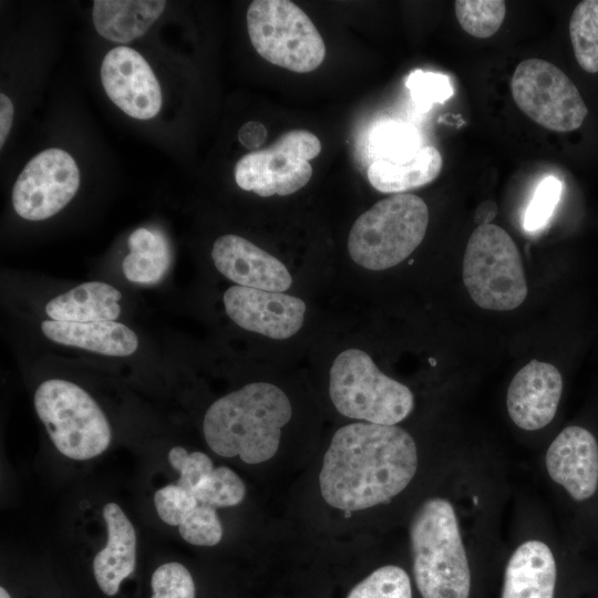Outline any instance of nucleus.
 <instances>
[{"label": "nucleus", "instance_id": "f257e3e1", "mask_svg": "<svg viewBox=\"0 0 598 598\" xmlns=\"http://www.w3.org/2000/svg\"><path fill=\"white\" fill-rule=\"evenodd\" d=\"M417 470V448L396 425L357 422L332 436L319 474L320 492L332 507L361 511L399 495Z\"/></svg>", "mask_w": 598, "mask_h": 598}, {"label": "nucleus", "instance_id": "f03ea898", "mask_svg": "<svg viewBox=\"0 0 598 598\" xmlns=\"http://www.w3.org/2000/svg\"><path fill=\"white\" fill-rule=\"evenodd\" d=\"M291 413L290 401L280 388L254 382L216 400L206 411L203 432L216 454L259 464L277 453Z\"/></svg>", "mask_w": 598, "mask_h": 598}, {"label": "nucleus", "instance_id": "7ed1b4c3", "mask_svg": "<svg viewBox=\"0 0 598 598\" xmlns=\"http://www.w3.org/2000/svg\"><path fill=\"white\" fill-rule=\"evenodd\" d=\"M413 575L422 598H468L471 571L458 522L445 498L426 499L410 526Z\"/></svg>", "mask_w": 598, "mask_h": 598}, {"label": "nucleus", "instance_id": "20e7f679", "mask_svg": "<svg viewBox=\"0 0 598 598\" xmlns=\"http://www.w3.org/2000/svg\"><path fill=\"white\" fill-rule=\"evenodd\" d=\"M429 224L425 202L394 194L375 203L353 223L348 251L359 266L374 271L401 264L422 243Z\"/></svg>", "mask_w": 598, "mask_h": 598}, {"label": "nucleus", "instance_id": "39448f33", "mask_svg": "<svg viewBox=\"0 0 598 598\" xmlns=\"http://www.w3.org/2000/svg\"><path fill=\"white\" fill-rule=\"evenodd\" d=\"M329 394L336 410L350 419L395 425L414 408L412 391L385 375L361 349H347L333 360Z\"/></svg>", "mask_w": 598, "mask_h": 598}, {"label": "nucleus", "instance_id": "423d86ee", "mask_svg": "<svg viewBox=\"0 0 598 598\" xmlns=\"http://www.w3.org/2000/svg\"><path fill=\"white\" fill-rule=\"evenodd\" d=\"M464 286L474 302L487 310L508 311L527 297L520 252L497 225L477 226L463 258Z\"/></svg>", "mask_w": 598, "mask_h": 598}, {"label": "nucleus", "instance_id": "0eeeda50", "mask_svg": "<svg viewBox=\"0 0 598 598\" xmlns=\"http://www.w3.org/2000/svg\"><path fill=\"white\" fill-rule=\"evenodd\" d=\"M34 408L53 444L66 457L89 460L109 447V421L78 384L62 379L42 382L34 393Z\"/></svg>", "mask_w": 598, "mask_h": 598}, {"label": "nucleus", "instance_id": "6e6552de", "mask_svg": "<svg viewBox=\"0 0 598 598\" xmlns=\"http://www.w3.org/2000/svg\"><path fill=\"white\" fill-rule=\"evenodd\" d=\"M248 34L258 54L297 73L316 70L326 45L313 22L288 0H255L247 10Z\"/></svg>", "mask_w": 598, "mask_h": 598}, {"label": "nucleus", "instance_id": "1a4fd4ad", "mask_svg": "<svg viewBox=\"0 0 598 598\" xmlns=\"http://www.w3.org/2000/svg\"><path fill=\"white\" fill-rule=\"evenodd\" d=\"M511 92L524 114L550 131H575L588 114L574 82L559 68L543 59L529 58L516 66Z\"/></svg>", "mask_w": 598, "mask_h": 598}, {"label": "nucleus", "instance_id": "9d476101", "mask_svg": "<svg viewBox=\"0 0 598 598\" xmlns=\"http://www.w3.org/2000/svg\"><path fill=\"white\" fill-rule=\"evenodd\" d=\"M320 152L321 143L311 132L288 131L269 147L248 153L236 163V184L261 197L293 194L310 181L309 161Z\"/></svg>", "mask_w": 598, "mask_h": 598}, {"label": "nucleus", "instance_id": "9b49d317", "mask_svg": "<svg viewBox=\"0 0 598 598\" xmlns=\"http://www.w3.org/2000/svg\"><path fill=\"white\" fill-rule=\"evenodd\" d=\"M80 171L63 150L48 148L22 169L12 189L16 213L28 220H43L59 213L76 194Z\"/></svg>", "mask_w": 598, "mask_h": 598}, {"label": "nucleus", "instance_id": "f8f14e48", "mask_svg": "<svg viewBox=\"0 0 598 598\" xmlns=\"http://www.w3.org/2000/svg\"><path fill=\"white\" fill-rule=\"evenodd\" d=\"M223 301L227 316L238 327L275 340L298 333L307 310L298 297L237 285L225 291Z\"/></svg>", "mask_w": 598, "mask_h": 598}, {"label": "nucleus", "instance_id": "ddd939ff", "mask_svg": "<svg viewBox=\"0 0 598 598\" xmlns=\"http://www.w3.org/2000/svg\"><path fill=\"white\" fill-rule=\"evenodd\" d=\"M101 81L110 100L127 115L148 120L159 112V83L150 64L134 49L110 50L101 64Z\"/></svg>", "mask_w": 598, "mask_h": 598}, {"label": "nucleus", "instance_id": "4468645a", "mask_svg": "<svg viewBox=\"0 0 598 598\" xmlns=\"http://www.w3.org/2000/svg\"><path fill=\"white\" fill-rule=\"evenodd\" d=\"M550 478L577 503L598 493V441L586 427L569 425L555 437L546 453Z\"/></svg>", "mask_w": 598, "mask_h": 598}, {"label": "nucleus", "instance_id": "2eb2a0df", "mask_svg": "<svg viewBox=\"0 0 598 598\" xmlns=\"http://www.w3.org/2000/svg\"><path fill=\"white\" fill-rule=\"evenodd\" d=\"M563 386V377L555 365L530 360L509 383L506 396L509 417L526 431L545 427L556 415Z\"/></svg>", "mask_w": 598, "mask_h": 598}, {"label": "nucleus", "instance_id": "dca6fc26", "mask_svg": "<svg viewBox=\"0 0 598 598\" xmlns=\"http://www.w3.org/2000/svg\"><path fill=\"white\" fill-rule=\"evenodd\" d=\"M212 259L216 269L237 286L283 292L292 285L288 268L278 258L238 235L218 237Z\"/></svg>", "mask_w": 598, "mask_h": 598}, {"label": "nucleus", "instance_id": "f3484780", "mask_svg": "<svg viewBox=\"0 0 598 598\" xmlns=\"http://www.w3.org/2000/svg\"><path fill=\"white\" fill-rule=\"evenodd\" d=\"M107 527V542L93 559V571L100 589L107 596H114L120 585L135 569L136 534L135 529L115 503H107L103 508Z\"/></svg>", "mask_w": 598, "mask_h": 598}, {"label": "nucleus", "instance_id": "a211bd4d", "mask_svg": "<svg viewBox=\"0 0 598 598\" xmlns=\"http://www.w3.org/2000/svg\"><path fill=\"white\" fill-rule=\"evenodd\" d=\"M556 579L551 549L543 542L527 540L507 563L502 598H554Z\"/></svg>", "mask_w": 598, "mask_h": 598}, {"label": "nucleus", "instance_id": "6ab92c4d", "mask_svg": "<svg viewBox=\"0 0 598 598\" xmlns=\"http://www.w3.org/2000/svg\"><path fill=\"white\" fill-rule=\"evenodd\" d=\"M43 334L69 347L111 357H128L138 348L137 336L125 324L115 321L71 322L44 320Z\"/></svg>", "mask_w": 598, "mask_h": 598}, {"label": "nucleus", "instance_id": "aec40b11", "mask_svg": "<svg viewBox=\"0 0 598 598\" xmlns=\"http://www.w3.org/2000/svg\"><path fill=\"white\" fill-rule=\"evenodd\" d=\"M121 298L115 287L102 281H87L51 299L45 312L56 321H115L121 315Z\"/></svg>", "mask_w": 598, "mask_h": 598}, {"label": "nucleus", "instance_id": "412c9836", "mask_svg": "<svg viewBox=\"0 0 598 598\" xmlns=\"http://www.w3.org/2000/svg\"><path fill=\"white\" fill-rule=\"evenodd\" d=\"M165 6L163 0H94L93 24L101 37L126 43L143 35Z\"/></svg>", "mask_w": 598, "mask_h": 598}, {"label": "nucleus", "instance_id": "4be33fe9", "mask_svg": "<svg viewBox=\"0 0 598 598\" xmlns=\"http://www.w3.org/2000/svg\"><path fill=\"white\" fill-rule=\"evenodd\" d=\"M442 155L434 146L421 148L412 159L393 163L377 159L368 168V179L381 193L403 194L433 182L442 169Z\"/></svg>", "mask_w": 598, "mask_h": 598}, {"label": "nucleus", "instance_id": "5701e85b", "mask_svg": "<svg viewBox=\"0 0 598 598\" xmlns=\"http://www.w3.org/2000/svg\"><path fill=\"white\" fill-rule=\"evenodd\" d=\"M128 246L130 252L122 261L125 278L141 285L161 281L172 264V249L165 235L141 227L130 235Z\"/></svg>", "mask_w": 598, "mask_h": 598}, {"label": "nucleus", "instance_id": "b1692460", "mask_svg": "<svg viewBox=\"0 0 598 598\" xmlns=\"http://www.w3.org/2000/svg\"><path fill=\"white\" fill-rule=\"evenodd\" d=\"M576 61L588 73L598 72V0L579 2L569 20Z\"/></svg>", "mask_w": 598, "mask_h": 598}, {"label": "nucleus", "instance_id": "393cba45", "mask_svg": "<svg viewBox=\"0 0 598 598\" xmlns=\"http://www.w3.org/2000/svg\"><path fill=\"white\" fill-rule=\"evenodd\" d=\"M454 9L462 29L478 39L494 35L506 14V3L502 0H456Z\"/></svg>", "mask_w": 598, "mask_h": 598}, {"label": "nucleus", "instance_id": "a878e982", "mask_svg": "<svg viewBox=\"0 0 598 598\" xmlns=\"http://www.w3.org/2000/svg\"><path fill=\"white\" fill-rule=\"evenodd\" d=\"M197 501L214 508L238 505L245 497L241 478L229 467L219 466L193 489Z\"/></svg>", "mask_w": 598, "mask_h": 598}, {"label": "nucleus", "instance_id": "bb28decb", "mask_svg": "<svg viewBox=\"0 0 598 598\" xmlns=\"http://www.w3.org/2000/svg\"><path fill=\"white\" fill-rule=\"evenodd\" d=\"M347 598H412L410 577L401 567L382 566L357 584Z\"/></svg>", "mask_w": 598, "mask_h": 598}, {"label": "nucleus", "instance_id": "cd10ccee", "mask_svg": "<svg viewBox=\"0 0 598 598\" xmlns=\"http://www.w3.org/2000/svg\"><path fill=\"white\" fill-rule=\"evenodd\" d=\"M372 144L378 153L393 163H405L414 157L419 148L416 130L404 123L389 122L379 126L372 135Z\"/></svg>", "mask_w": 598, "mask_h": 598}, {"label": "nucleus", "instance_id": "c85d7f7f", "mask_svg": "<svg viewBox=\"0 0 598 598\" xmlns=\"http://www.w3.org/2000/svg\"><path fill=\"white\" fill-rule=\"evenodd\" d=\"M182 538L195 546H215L223 537L216 508L198 502L193 513L178 526Z\"/></svg>", "mask_w": 598, "mask_h": 598}, {"label": "nucleus", "instance_id": "c756f323", "mask_svg": "<svg viewBox=\"0 0 598 598\" xmlns=\"http://www.w3.org/2000/svg\"><path fill=\"white\" fill-rule=\"evenodd\" d=\"M405 85L415 105L424 112L453 95L450 78L441 73L415 70L408 76Z\"/></svg>", "mask_w": 598, "mask_h": 598}, {"label": "nucleus", "instance_id": "7c9ffc66", "mask_svg": "<svg viewBox=\"0 0 598 598\" xmlns=\"http://www.w3.org/2000/svg\"><path fill=\"white\" fill-rule=\"evenodd\" d=\"M154 504L164 523L179 526L197 507L198 501L193 491L169 484L155 492Z\"/></svg>", "mask_w": 598, "mask_h": 598}, {"label": "nucleus", "instance_id": "2f4dec72", "mask_svg": "<svg viewBox=\"0 0 598 598\" xmlns=\"http://www.w3.org/2000/svg\"><path fill=\"white\" fill-rule=\"evenodd\" d=\"M151 598H195V584L188 569L178 563L159 566L151 580Z\"/></svg>", "mask_w": 598, "mask_h": 598}, {"label": "nucleus", "instance_id": "473e14b6", "mask_svg": "<svg viewBox=\"0 0 598 598\" xmlns=\"http://www.w3.org/2000/svg\"><path fill=\"white\" fill-rule=\"evenodd\" d=\"M560 192L561 183L555 176H547L539 183L525 212L526 230L542 229L548 223L559 200Z\"/></svg>", "mask_w": 598, "mask_h": 598}, {"label": "nucleus", "instance_id": "72a5a7b5", "mask_svg": "<svg viewBox=\"0 0 598 598\" xmlns=\"http://www.w3.org/2000/svg\"><path fill=\"white\" fill-rule=\"evenodd\" d=\"M169 464L179 472L177 485L193 491L213 470L212 460L203 452L188 453L184 447L175 446L168 453Z\"/></svg>", "mask_w": 598, "mask_h": 598}, {"label": "nucleus", "instance_id": "f704fd0d", "mask_svg": "<svg viewBox=\"0 0 598 598\" xmlns=\"http://www.w3.org/2000/svg\"><path fill=\"white\" fill-rule=\"evenodd\" d=\"M266 137L267 132L265 126L255 121L244 124L238 132L239 142L248 148L260 146Z\"/></svg>", "mask_w": 598, "mask_h": 598}, {"label": "nucleus", "instance_id": "c9c22d12", "mask_svg": "<svg viewBox=\"0 0 598 598\" xmlns=\"http://www.w3.org/2000/svg\"><path fill=\"white\" fill-rule=\"evenodd\" d=\"M13 121V104L4 94H0V147L3 146Z\"/></svg>", "mask_w": 598, "mask_h": 598}, {"label": "nucleus", "instance_id": "e433bc0d", "mask_svg": "<svg viewBox=\"0 0 598 598\" xmlns=\"http://www.w3.org/2000/svg\"><path fill=\"white\" fill-rule=\"evenodd\" d=\"M497 215V205L494 200L482 202L474 214V221L477 226L489 225Z\"/></svg>", "mask_w": 598, "mask_h": 598}, {"label": "nucleus", "instance_id": "4c0bfd02", "mask_svg": "<svg viewBox=\"0 0 598 598\" xmlns=\"http://www.w3.org/2000/svg\"><path fill=\"white\" fill-rule=\"evenodd\" d=\"M0 598H11L9 592L3 587L0 588Z\"/></svg>", "mask_w": 598, "mask_h": 598}]
</instances>
